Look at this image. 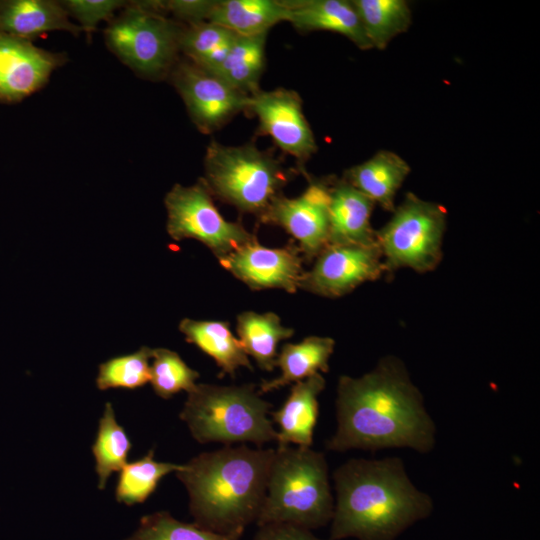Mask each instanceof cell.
Wrapping results in <instances>:
<instances>
[{
	"mask_svg": "<svg viewBox=\"0 0 540 540\" xmlns=\"http://www.w3.org/2000/svg\"><path fill=\"white\" fill-rule=\"evenodd\" d=\"M334 347L332 338L321 336H309L298 343L284 344L275 362V366L281 370L280 376L263 380L259 393L272 392L320 372L327 373Z\"/></svg>",
	"mask_w": 540,
	"mask_h": 540,
	"instance_id": "obj_21",
	"label": "cell"
},
{
	"mask_svg": "<svg viewBox=\"0 0 540 540\" xmlns=\"http://www.w3.org/2000/svg\"><path fill=\"white\" fill-rule=\"evenodd\" d=\"M236 35L209 21L183 25L179 49L187 60L214 73L225 59Z\"/></svg>",
	"mask_w": 540,
	"mask_h": 540,
	"instance_id": "obj_27",
	"label": "cell"
},
{
	"mask_svg": "<svg viewBox=\"0 0 540 540\" xmlns=\"http://www.w3.org/2000/svg\"><path fill=\"white\" fill-rule=\"evenodd\" d=\"M170 76L192 122L202 133H212L249 110L250 97L186 58L178 59Z\"/></svg>",
	"mask_w": 540,
	"mask_h": 540,
	"instance_id": "obj_10",
	"label": "cell"
},
{
	"mask_svg": "<svg viewBox=\"0 0 540 540\" xmlns=\"http://www.w3.org/2000/svg\"><path fill=\"white\" fill-rule=\"evenodd\" d=\"M179 330L186 341L210 356L220 369L219 377L234 376L237 369L253 370L249 356L239 339L231 332L227 322L183 319Z\"/></svg>",
	"mask_w": 540,
	"mask_h": 540,
	"instance_id": "obj_23",
	"label": "cell"
},
{
	"mask_svg": "<svg viewBox=\"0 0 540 540\" xmlns=\"http://www.w3.org/2000/svg\"><path fill=\"white\" fill-rule=\"evenodd\" d=\"M332 179H311L296 198L275 197L259 221L282 227L298 242L302 256L312 260L328 245Z\"/></svg>",
	"mask_w": 540,
	"mask_h": 540,
	"instance_id": "obj_11",
	"label": "cell"
},
{
	"mask_svg": "<svg viewBox=\"0 0 540 540\" xmlns=\"http://www.w3.org/2000/svg\"><path fill=\"white\" fill-rule=\"evenodd\" d=\"M374 202L346 180L332 179L329 203L328 245H372L370 223Z\"/></svg>",
	"mask_w": 540,
	"mask_h": 540,
	"instance_id": "obj_16",
	"label": "cell"
},
{
	"mask_svg": "<svg viewBox=\"0 0 540 540\" xmlns=\"http://www.w3.org/2000/svg\"><path fill=\"white\" fill-rule=\"evenodd\" d=\"M256 387L197 384L188 393L179 417L201 444L252 443L262 447L277 441V431L268 418L272 404Z\"/></svg>",
	"mask_w": 540,
	"mask_h": 540,
	"instance_id": "obj_5",
	"label": "cell"
},
{
	"mask_svg": "<svg viewBox=\"0 0 540 540\" xmlns=\"http://www.w3.org/2000/svg\"><path fill=\"white\" fill-rule=\"evenodd\" d=\"M182 464L160 462L151 449L142 458L126 463L120 470L115 498L128 506L145 502L157 489L164 476L176 472Z\"/></svg>",
	"mask_w": 540,
	"mask_h": 540,
	"instance_id": "obj_29",
	"label": "cell"
},
{
	"mask_svg": "<svg viewBox=\"0 0 540 540\" xmlns=\"http://www.w3.org/2000/svg\"><path fill=\"white\" fill-rule=\"evenodd\" d=\"M288 20L285 0H215L208 18L240 36L268 34L273 26Z\"/></svg>",
	"mask_w": 540,
	"mask_h": 540,
	"instance_id": "obj_22",
	"label": "cell"
},
{
	"mask_svg": "<svg viewBox=\"0 0 540 540\" xmlns=\"http://www.w3.org/2000/svg\"><path fill=\"white\" fill-rule=\"evenodd\" d=\"M252 540H325L315 536L311 530L291 524L272 523L258 526ZM330 540V539H328Z\"/></svg>",
	"mask_w": 540,
	"mask_h": 540,
	"instance_id": "obj_35",
	"label": "cell"
},
{
	"mask_svg": "<svg viewBox=\"0 0 540 540\" xmlns=\"http://www.w3.org/2000/svg\"><path fill=\"white\" fill-rule=\"evenodd\" d=\"M447 213L438 203L406 193L395 207L390 220L375 230L384 273L389 276L401 268L426 273L437 268L442 260V243Z\"/></svg>",
	"mask_w": 540,
	"mask_h": 540,
	"instance_id": "obj_8",
	"label": "cell"
},
{
	"mask_svg": "<svg viewBox=\"0 0 540 540\" xmlns=\"http://www.w3.org/2000/svg\"><path fill=\"white\" fill-rule=\"evenodd\" d=\"M64 61L63 54L0 33V101L14 103L36 92Z\"/></svg>",
	"mask_w": 540,
	"mask_h": 540,
	"instance_id": "obj_15",
	"label": "cell"
},
{
	"mask_svg": "<svg viewBox=\"0 0 540 540\" xmlns=\"http://www.w3.org/2000/svg\"><path fill=\"white\" fill-rule=\"evenodd\" d=\"M150 383L159 397L169 399L180 391L189 393L197 385L199 373L189 367L175 351L166 348L152 350Z\"/></svg>",
	"mask_w": 540,
	"mask_h": 540,
	"instance_id": "obj_31",
	"label": "cell"
},
{
	"mask_svg": "<svg viewBox=\"0 0 540 540\" xmlns=\"http://www.w3.org/2000/svg\"><path fill=\"white\" fill-rule=\"evenodd\" d=\"M183 24L169 19L150 1L126 4L105 30L109 48L131 69L149 79L170 75L178 61Z\"/></svg>",
	"mask_w": 540,
	"mask_h": 540,
	"instance_id": "obj_7",
	"label": "cell"
},
{
	"mask_svg": "<svg viewBox=\"0 0 540 540\" xmlns=\"http://www.w3.org/2000/svg\"><path fill=\"white\" fill-rule=\"evenodd\" d=\"M204 169L202 179L212 196L258 220L290 179L273 154L254 144L228 146L213 140L206 149Z\"/></svg>",
	"mask_w": 540,
	"mask_h": 540,
	"instance_id": "obj_6",
	"label": "cell"
},
{
	"mask_svg": "<svg viewBox=\"0 0 540 540\" xmlns=\"http://www.w3.org/2000/svg\"><path fill=\"white\" fill-rule=\"evenodd\" d=\"M333 512L324 453L303 446L275 448L257 526L283 523L312 531L330 523Z\"/></svg>",
	"mask_w": 540,
	"mask_h": 540,
	"instance_id": "obj_4",
	"label": "cell"
},
{
	"mask_svg": "<svg viewBox=\"0 0 540 540\" xmlns=\"http://www.w3.org/2000/svg\"><path fill=\"white\" fill-rule=\"evenodd\" d=\"M274 448L225 445L203 452L176 471L199 527L242 536L256 522L265 498Z\"/></svg>",
	"mask_w": 540,
	"mask_h": 540,
	"instance_id": "obj_3",
	"label": "cell"
},
{
	"mask_svg": "<svg viewBox=\"0 0 540 540\" xmlns=\"http://www.w3.org/2000/svg\"><path fill=\"white\" fill-rule=\"evenodd\" d=\"M131 448L132 443L125 429L118 423L112 404L107 402L91 448L100 490L105 488L111 474L120 471L127 463Z\"/></svg>",
	"mask_w": 540,
	"mask_h": 540,
	"instance_id": "obj_28",
	"label": "cell"
},
{
	"mask_svg": "<svg viewBox=\"0 0 540 540\" xmlns=\"http://www.w3.org/2000/svg\"><path fill=\"white\" fill-rule=\"evenodd\" d=\"M335 412L336 430L325 442L329 451L409 448L428 454L435 447L436 425L424 397L394 355L360 377L341 375Z\"/></svg>",
	"mask_w": 540,
	"mask_h": 540,
	"instance_id": "obj_1",
	"label": "cell"
},
{
	"mask_svg": "<svg viewBox=\"0 0 540 540\" xmlns=\"http://www.w3.org/2000/svg\"><path fill=\"white\" fill-rule=\"evenodd\" d=\"M266 38L267 34L236 35L214 74L248 97L259 92V82L266 63Z\"/></svg>",
	"mask_w": 540,
	"mask_h": 540,
	"instance_id": "obj_24",
	"label": "cell"
},
{
	"mask_svg": "<svg viewBox=\"0 0 540 540\" xmlns=\"http://www.w3.org/2000/svg\"><path fill=\"white\" fill-rule=\"evenodd\" d=\"M303 259L298 246L268 248L255 239L218 261L252 290L276 288L295 293L304 273Z\"/></svg>",
	"mask_w": 540,
	"mask_h": 540,
	"instance_id": "obj_14",
	"label": "cell"
},
{
	"mask_svg": "<svg viewBox=\"0 0 540 540\" xmlns=\"http://www.w3.org/2000/svg\"><path fill=\"white\" fill-rule=\"evenodd\" d=\"M212 197L202 178L191 186L175 184L164 199L166 228L173 240H198L220 260L256 236L240 222L226 220Z\"/></svg>",
	"mask_w": 540,
	"mask_h": 540,
	"instance_id": "obj_9",
	"label": "cell"
},
{
	"mask_svg": "<svg viewBox=\"0 0 540 540\" xmlns=\"http://www.w3.org/2000/svg\"><path fill=\"white\" fill-rule=\"evenodd\" d=\"M304 271L299 288L329 298L346 295L384 274L382 253L372 245H327Z\"/></svg>",
	"mask_w": 540,
	"mask_h": 540,
	"instance_id": "obj_12",
	"label": "cell"
},
{
	"mask_svg": "<svg viewBox=\"0 0 540 540\" xmlns=\"http://www.w3.org/2000/svg\"><path fill=\"white\" fill-rule=\"evenodd\" d=\"M372 46L385 49L393 38L406 32L412 22L405 0H351Z\"/></svg>",
	"mask_w": 540,
	"mask_h": 540,
	"instance_id": "obj_26",
	"label": "cell"
},
{
	"mask_svg": "<svg viewBox=\"0 0 540 540\" xmlns=\"http://www.w3.org/2000/svg\"><path fill=\"white\" fill-rule=\"evenodd\" d=\"M152 350L142 346L134 353L116 356L100 364L96 378L98 389L132 390L150 382L149 360L152 358Z\"/></svg>",
	"mask_w": 540,
	"mask_h": 540,
	"instance_id": "obj_30",
	"label": "cell"
},
{
	"mask_svg": "<svg viewBox=\"0 0 540 540\" xmlns=\"http://www.w3.org/2000/svg\"><path fill=\"white\" fill-rule=\"evenodd\" d=\"M286 3L288 22L297 30L338 33L361 50L372 49L351 0H286Z\"/></svg>",
	"mask_w": 540,
	"mask_h": 540,
	"instance_id": "obj_18",
	"label": "cell"
},
{
	"mask_svg": "<svg viewBox=\"0 0 540 540\" xmlns=\"http://www.w3.org/2000/svg\"><path fill=\"white\" fill-rule=\"evenodd\" d=\"M78 35L79 25L70 21L61 2L51 0L0 1V33L30 40L49 31Z\"/></svg>",
	"mask_w": 540,
	"mask_h": 540,
	"instance_id": "obj_19",
	"label": "cell"
},
{
	"mask_svg": "<svg viewBox=\"0 0 540 540\" xmlns=\"http://www.w3.org/2000/svg\"><path fill=\"white\" fill-rule=\"evenodd\" d=\"M160 12L171 13L185 25L208 21L215 0H168L151 1Z\"/></svg>",
	"mask_w": 540,
	"mask_h": 540,
	"instance_id": "obj_34",
	"label": "cell"
},
{
	"mask_svg": "<svg viewBox=\"0 0 540 540\" xmlns=\"http://www.w3.org/2000/svg\"><path fill=\"white\" fill-rule=\"evenodd\" d=\"M61 4L68 15L79 22V27L88 32L101 21L109 19L114 11L126 6L125 1L119 0H66Z\"/></svg>",
	"mask_w": 540,
	"mask_h": 540,
	"instance_id": "obj_33",
	"label": "cell"
},
{
	"mask_svg": "<svg viewBox=\"0 0 540 540\" xmlns=\"http://www.w3.org/2000/svg\"><path fill=\"white\" fill-rule=\"evenodd\" d=\"M409 164L397 153L379 150L371 158L345 171L343 179L378 204L393 212L395 197L409 175Z\"/></svg>",
	"mask_w": 540,
	"mask_h": 540,
	"instance_id": "obj_20",
	"label": "cell"
},
{
	"mask_svg": "<svg viewBox=\"0 0 540 540\" xmlns=\"http://www.w3.org/2000/svg\"><path fill=\"white\" fill-rule=\"evenodd\" d=\"M249 113L255 115L260 132L272 138L286 154L303 165L316 151L313 131L303 112L302 99L294 90H260L250 97Z\"/></svg>",
	"mask_w": 540,
	"mask_h": 540,
	"instance_id": "obj_13",
	"label": "cell"
},
{
	"mask_svg": "<svg viewBox=\"0 0 540 540\" xmlns=\"http://www.w3.org/2000/svg\"><path fill=\"white\" fill-rule=\"evenodd\" d=\"M238 535H223L185 523L167 511L143 516L135 532L124 540H240Z\"/></svg>",
	"mask_w": 540,
	"mask_h": 540,
	"instance_id": "obj_32",
	"label": "cell"
},
{
	"mask_svg": "<svg viewBox=\"0 0 540 540\" xmlns=\"http://www.w3.org/2000/svg\"><path fill=\"white\" fill-rule=\"evenodd\" d=\"M336 498L330 540H395L434 510L399 457L351 458L332 474Z\"/></svg>",
	"mask_w": 540,
	"mask_h": 540,
	"instance_id": "obj_2",
	"label": "cell"
},
{
	"mask_svg": "<svg viewBox=\"0 0 540 540\" xmlns=\"http://www.w3.org/2000/svg\"><path fill=\"white\" fill-rule=\"evenodd\" d=\"M325 385L326 381L321 373L296 382L280 409L270 412L279 427L276 441L278 446L294 444L312 447L319 416L318 397Z\"/></svg>",
	"mask_w": 540,
	"mask_h": 540,
	"instance_id": "obj_17",
	"label": "cell"
},
{
	"mask_svg": "<svg viewBox=\"0 0 540 540\" xmlns=\"http://www.w3.org/2000/svg\"><path fill=\"white\" fill-rule=\"evenodd\" d=\"M236 329L246 354L265 371H273L276 367L279 342L294 334V330L283 326L280 317L273 312L245 311L238 315Z\"/></svg>",
	"mask_w": 540,
	"mask_h": 540,
	"instance_id": "obj_25",
	"label": "cell"
}]
</instances>
